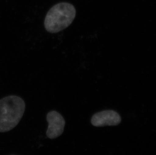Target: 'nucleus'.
<instances>
[{"label":"nucleus","instance_id":"obj_1","mask_svg":"<svg viewBox=\"0 0 156 155\" xmlns=\"http://www.w3.org/2000/svg\"><path fill=\"white\" fill-rule=\"evenodd\" d=\"M25 103L20 97L10 95L0 100V133L12 130L25 111Z\"/></svg>","mask_w":156,"mask_h":155},{"label":"nucleus","instance_id":"obj_4","mask_svg":"<svg viewBox=\"0 0 156 155\" xmlns=\"http://www.w3.org/2000/svg\"><path fill=\"white\" fill-rule=\"evenodd\" d=\"M119 114L114 110H104L94 114L91 118L93 126L97 127L104 126H116L121 122Z\"/></svg>","mask_w":156,"mask_h":155},{"label":"nucleus","instance_id":"obj_2","mask_svg":"<svg viewBox=\"0 0 156 155\" xmlns=\"http://www.w3.org/2000/svg\"><path fill=\"white\" fill-rule=\"evenodd\" d=\"M76 12L74 6L70 3L61 2L55 5L46 15L44 28L51 33L60 32L72 23Z\"/></svg>","mask_w":156,"mask_h":155},{"label":"nucleus","instance_id":"obj_3","mask_svg":"<svg viewBox=\"0 0 156 155\" xmlns=\"http://www.w3.org/2000/svg\"><path fill=\"white\" fill-rule=\"evenodd\" d=\"M49 124L47 136L49 139H54L62 135L64 132L65 122L63 117L56 111L49 112L47 115Z\"/></svg>","mask_w":156,"mask_h":155}]
</instances>
